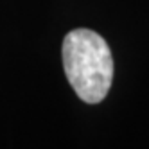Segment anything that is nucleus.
<instances>
[{
    "label": "nucleus",
    "instance_id": "obj_1",
    "mask_svg": "<svg viewBox=\"0 0 149 149\" xmlns=\"http://www.w3.org/2000/svg\"><path fill=\"white\" fill-rule=\"evenodd\" d=\"M65 76L77 97L88 104L101 102L113 81V56L101 34L74 29L63 40Z\"/></svg>",
    "mask_w": 149,
    "mask_h": 149
}]
</instances>
